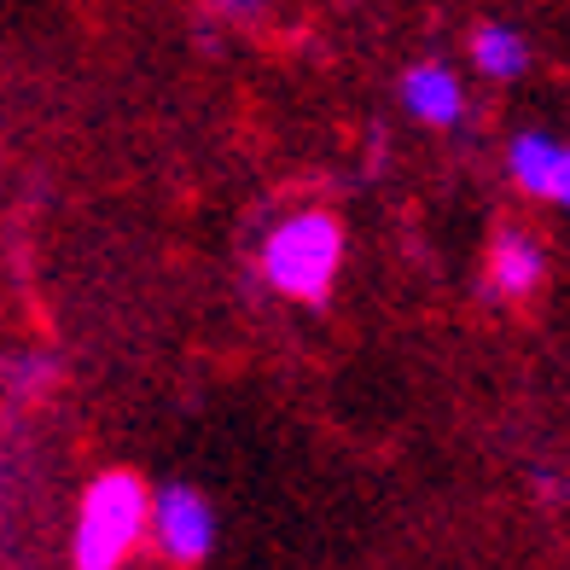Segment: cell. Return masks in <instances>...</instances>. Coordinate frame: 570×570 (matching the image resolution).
<instances>
[{"mask_svg": "<svg viewBox=\"0 0 570 570\" xmlns=\"http://www.w3.org/2000/svg\"><path fill=\"white\" fill-rule=\"evenodd\" d=\"M151 518V495L140 489V478L128 472H106L88 501H82V518H76V564L82 570H111L135 553V541Z\"/></svg>", "mask_w": 570, "mask_h": 570, "instance_id": "obj_1", "label": "cell"}, {"mask_svg": "<svg viewBox=\"0 0 570 570\" xmlns=\"http://www.w3.org/2000/svg\"><path fill=\"white\" fill-rule=\"evenodd\" d=\"M338 256H344L338 222H332V216H292V222H279L268 233L263 268L274 279V292L315 303V297H326L332 274H338Z\"/></svg>", "mask_w": 570, "mask_h": 570, "instance_id": "obj_2", "label": "cell"}, {"mask_svg": "<svg viewBox=\"0 0 570 570\" xmlns=\"http://www.w3.org/2000/svg\"><path fill=\"white\" fill-rule=\"evenodd\" d=\"M151 530H158V548L180 564H193L216 548V518L193 489H164L158 507H151Z\"/></svg>", "mask_w": 570, "mask_h": 570, "instance_id": "obj_3", "label": "cell"}, {"mask_svg": "<svg viewBox=\"0 0 570 570\" xmlns=\"http://www.w3.org/2000/svg\"><path fill=\"white\" fill-rule=\"evenodd\" d=\"M402 106L431 128H449L465 111V94L443 65H420V70H407V82H402Z\"/></svg>", "mask_w": 570, "mask_h": 570, "instance_id": "obj_4", "label": "cell"}, {"mask_svg": "<svg viewBox=\"0 0 570 570\" xmlns=\"http://www.w3.org/2000/svg\"><path fill=\"white\" fill-rule=\"evenodd\" d=\"M559 169H564V146H553L548 135H518L512 140V180L524 193L553 198L559 193Z\"/></svg>", "mask_w": 570, "mask_h": 570, "instance_id": "obj_5", "label": "cell"}, {"mask_svg": "<svg viewBox=\"0 0 570 570\" xmlns=\"http://www.w3.org/2000/svg\"><path fill=\"white\" fill-rule=\"evenodd\" d=\"M489 279H495V292L524 297L530 285L541 279V250L524 239V233H501L495 250H489Z\"/></svg>", "mask_w": 570, "mask_h": 570, "instance_id": "obj_6", "label": "cell"}, {"mask_svg": "<svg viewBox=\"0 0 570 570\" xmlns=\"http://www.w3.org/2000/svg\"><path fill=\"white\" fill-rule=\"evenodd\" d=\"M472 59H478L483 76H495V82H512V76L530 65V47L518 41L512 30H501V23H489V30H478V41H472Z\"/></svg>", "mask_w": 570, "mask_h": 570, "instance_id": "obj_7", "label": "cell"}, {"mask_svg": "<svg viewBox=\"0 0 570 570\" xmlns=\"http://www.w3.org/2000/svg\"><path fill=\"white\" fill-rule=\"evenodd\" d=\"M559 204H564V210H570V151H564V169H559V193H553Z\"/></svg>", "mask_w": 570, "mask_h": 570, "instance_id": "obj_8", "label": "cell"}, {"mask_svg": "<svg viewBox=\"0 0 570 570\" xmlns=\"http://www.w3.org/2000/svg\"><path fill=\"white\" fill-rule=\"evenodd\" d=\"M216 7H233V12H245V7H256V0H216Z\"/></svg>", "mask_w": 570, "mask_h": 570, "instance_id": "obj_9", "label": "cell"}]
</instances>
